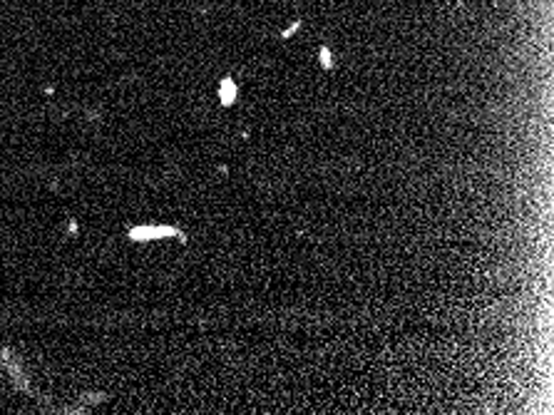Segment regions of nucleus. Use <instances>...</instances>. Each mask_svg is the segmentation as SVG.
Here are the masks:
<instances>
[{"mask_svg":"<svg viewBox=\"0 0 554 415\" xmlns=\"http://www.w3.org/2000/svg\"><path fill=\"white\" fill-rule=\"evenodd\" d=\"M159 236H179V231L171 226H134L129 231V239L134 241H147V239H159Z\"/></svg>","mask_w":554,"mask_h":415,"instance_id":"nucleus-1","label":"nucleus"},{"mask_svg":"<svg viewBox=\"0 0 554 415\" xmlns=\"http://www.w3.org/2000/svg\"><path fill=\"white\" fill-rule=\"evenodd\" d=\"M234 92H236V90H234V85L226 80V82H224V102H226V105H231V102H234Z\"/></svg>","mask_w":554,"mask_h":415,"instance_id":"nucleus-2","label":"nucleus"}]
</instances>
